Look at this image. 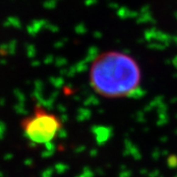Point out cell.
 <instances>
[{
  "label": "cell",
  "instance_id": "obj_2",
  "mask_svg": "<svg viewBox=\"0 0 177 177\" xmlns=\"http://www.w3.org/2000/svg\"><path fill=\"white\" fill-rule=\"evenodd\" d=\"M21 128L29 141L43 145L56 138L62 128V121L56 114L40 105H36L32 114L21 121Z\"/></svg>",
  "mask_w": 177,
  "mask_h": 177
},
{
  "label": "cell",
  "instance_id": "obj_1",
  "mask_svg": "<svg viewBox=\"0 0 177 177\" xmlns=\"http://www.w3.org/2000/svg\"><path fill=\"white\" fill-rule=\"evenodd\" d=\"M90 85L105 99L132 96L140 90L142 73L137 61L120 51H107L92 60L88 72Z\"/></svg>",
  "mask_w": 177,
  "mask_h": 177
}]
</instances>
